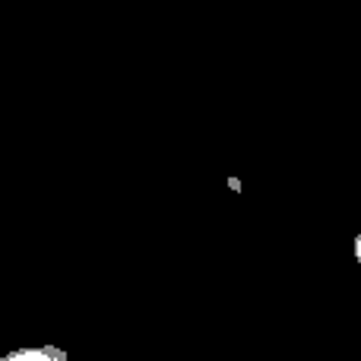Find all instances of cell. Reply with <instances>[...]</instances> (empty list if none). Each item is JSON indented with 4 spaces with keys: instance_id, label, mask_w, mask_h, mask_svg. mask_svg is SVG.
Returning <instances> with one entry per match:
<instances>
[{
    "instance_id": "cell-2",
    "label": "cell",
    "mask_w": 361,
    "mask_h": 361,
    "mask_svg": "<svg viewBox=\"0 0 361 361\" xmlns=\"http://www.w3.org/2000/svg\"><path fill=\"white\" fill-rule=\"evenodd\" d=\"M358 257H361V238H358Z\"/></svg>"
},
{
    "instance_id": "cell-1",
    "label": "cell",
    "mask_w": 361,
    "mask_h": 361,
    "mask_svg": "<svg viewBox=\"0 0 361 361\" xmlns=\"http://www.w3.org/2000/svg\"><path fill=\"white\" fill-rule=\"evenodd\" d=\"M6 361H63L57 352H48V349H32V352H16Z\"/></svg>"
}]
</instances>
